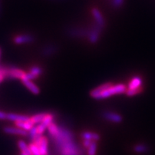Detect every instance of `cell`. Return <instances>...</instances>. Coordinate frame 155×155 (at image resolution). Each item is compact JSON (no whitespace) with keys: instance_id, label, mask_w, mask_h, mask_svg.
Returning <instances> with one entry per match:
<instances>
[{"instance_id":"1","label":"cell","mask_w":155,"mask_h":155,"mask_svg":"<svg viewBox=\"0 0 155 155\" xmlns=\"http://www.w3.org/2000/svg\"><path fill=\"white\" fill-rule=\"evenodd\" d=\"M127 90V86L123 83H118L114 85L112 83L107 82L93 89L90 93V95L94 99L102 100L109 98L114 95L124 94Z\"/></svg>"},{"instance_id":"2","label":"cell","mask_w":155,"mask_h":155,"mask_svg":"<svg viewBox=\"0 0 155 155\" xmlns=\"http://www.w3.org/2000/svg\"><path fill=\"white\" fill-rule=\"evenodd\" d=\"M102 29L98 27L96 23L93 25V26L90 29H88V37L89 42L91 44H96L98 42L101 36V32Z\"/></svg>"},{"instance_id":"3","label":"cell","mask_w":155,"mask_h":155,"mask_svg":"<svg viewBox=\"0 0 155 155\" xmlns=\"http://www.w3.org/2000/svg\"><path fill=\"white\" fill-rule=\"evenodd\" d=\"M34 143L38 147L41 155H48V139L45 137L40 136L35 140H34Z\"/></svg>"},{"instance_id":"4","label":"cell","mask_w":155,"mask_h":155,"mask_svg":"<svg viewBox=\"0 0 155 155\" xmlns=\"http://www.w3.org/2000/svg\"><path fill=\"white\" fill-rule=\"evenodd\" d=\"M91 13H92L93 17H94V18L95 23H96L98 27H100V28L103 30V29L105 28L106 22H105V19H104V16H103L102 13L101 12L99 9L98 8H96V7L92 9Z\"/></svg>"},{"instance_id":"5","label":"cell","mask_w":155,"mask_h":155,"mask_svg":"<svg viewBox=\"0 0 155 155\" xmlns=\"http://www.w3.org/2000/svg\"><path fill=\"white\" fill-rule=\"evenodd\" d=\"M103 117L107 121H109L113 123L119 124L122 121V117L120 114L116 113V112L111 111H105L102 114Z\"/></svg>"},{"instance_id":"6","label":"cell","mask_w":155,"mask_h":155,"mask_svg":"<svg viewBox=\"0 0 155 155\" xmlns=\"http://www.w3.org/2000/svg\"><path fill=\"white\" fill-rule=\"evenodd\" d=\"M26 73H25V71L20 69L11 68H7V77L13 78H19L22 81L26 76Z\"/></svg>"},{"instance_id":"7","label":"cell","mask_w":155,"mask_h":155,"mask_svg":"<svg viewBox=\"0 0 155 155\" xmlns=\"http://www.w3.org/2000/svg\"><path fill=\"white\" fill-rule=\"evenodd\" d=\"M34 40V36H32V35H17L14 38V42L17 45H22L26 43H30V42H33Z\"/></svg>"},{"instance_id":"8","label":"cell","mask_w":155,"mask_h":155,"mask_svg":"<svg viewBox=\"0 0 155 155\" xmlns=\"http://www.w3.org/2000/svg\"><path fill=\"white\" fill-rule=\"evenodd\" d=\"M88 30L81 28H73L68 30V34L73 38H83L88 35Z\"/></svg>"},{"instance_id":"9","label":"cell","mask_w":155,"mask_h":155,"mask_svg":"<svg viewBox=\"0 0 155 155\" xmlns=\"http://www.w3.org/2000/svg\"><path fill=\"white\" fill-rule=\"evenodd\" d=\"M4 131H5L6 134H9L20 135V136H24V137L28 135V131L18 127H5L4 128Z\"/></svg>"},{"instance_id":"10","label":"cell","mask_w":155,"mask_h":155,"mask_svg":"<svg viewBox=\"0 0 155 155\" xmlns=\"http://www.w3.org/2000/svg\"><path fill=\"white\" fill-rule=\"evenodd\" d=\"M42 70L41 68L38 66H34L31 68L30 72L26 73V76L24 79H28V80H34V79L37 78L40 76L42 74Z\"/></svg>"},{"instance_id":"11","label":"cell","mask_w":155,"mask_h":155,"mask_svg":"<svg viewBox=\"0 0 155 155\" xmlns=\"http://www.w3.org/2000/svg\"><path fill=\"white\" fill-rule=\"evenodd\" d=\"M142 79L139 76H134L129 81L128 85L129 90H135L142 88Z\"/></svg>"},{"instance_id":"12","label":"cell","mask_w":155,"mask_h":155,"mask_svg":"<svg viewBox=\"0 0 155 155\" xmlns=\"http://www.w3.org/2000/svg\"><path fill=\"white\" fill-rule=\"evenodd\" d=\"M22 82L24 83V85L27 87V88L29 89L33 94L38 95L40 94V88H39L38 86H37L36 84H35L32 81L28 80V79H23Z\"/></svg>"},{"instance_id":"13","label":"cell","mask_w":155,"mask_h":155,"mask_svg":"<svg viewBox=\"0 0 155 155\" xmlns=\"http://www.w3.org/2000/svg\"><path fill=\"white\" fill-rule=\"evenodd\" d=\"M30 118L25 115H21V114H7V119L9 121H27L30 120Z\"/></svg>"},{"instance_id":"14","label":"cell","mask_w":155,"mask_h":155,"mask_svg":"<svg viewBox=\"0 0 155 155\" xmlns=\"http://www.w3.org/2000/svg\"><path fill=\"white\" fill-rule=\"evenodd\" d=\"M81 137L83 140H89L93 141H98L100 139V136L97 133L91 132V131H84L81 134Z\"/></svg>"},{"instance_id":"15","label":"cell","mask_w":155,"mask_h":155,"mask_svg":"<svg viewBox=\"0 0 155 155\" xmlns=\"http://www.w3.org/2000/svg\"><path fill=\"white\" fill-rule=\"evenodd\" d=\"M15 125H16L17 127L24 129L25 131H30L34 127V124L30 121V119L27 121H16L15 122Z\"/></svg>"},{"instance_id":"16","label":"cell","mask_w":155,"mask_h":155,"mask_svg":"<svg viewBox=\"0 0 155 155\" xmlns=\"http://www.w3.org/2000/svg\"><path fill=\"white\" fill-rule=\"evenodd\" d=\"M18 147L19 150H21V152L24 153L26 155H32V152H31L30 147L27 145L26 143L23 140H19L18 141Z\"/></svg>"},{"instance_id":"17","label":"cell","mask_w":155,"mask_h":155,"mask_svg":"<svg viewBox=\"0 0 155 155\" xmlns=\"http://www.w3.org/2000/svg\"><path fill=\"white\" fill-rule=\"evenodd\" d=\"M133 150L136 153H137V154H144V153L149 152L150 148H149V147L145 144H136L135 146L134 147Z\"/></svg>"},{"instance_id":"18","label":"cell","mask_w":155,"mask_h":155,"mask_svg":"<svg viewBox=\"0 0 155 155\" xmlns=\"http://www.w3.org/2000/svg\"><path fill=\"white\" fill-rule=\"evenodd\" d=\"M47 115L46 113H41V114H36L30 118V121H32V123L33 124H40L41 122L43 121L44 118L45 117V116Z\"/></svg>"},{"instance_id":"19","label":"cell","mask_w":155,"mask_h":155,"mask_svg":"<svg viewBox=\"0 0 155 155\" xmlns=\"http://www.w3.org/2000/svg\"><path fill=\"white\" fill-rule=\"evenodd\" d=\"M48 129L50 134L53 136V137H57L58 134H59V129H58L57 125H56L55 124L53 123V122L48 126Z\"/></svg>"},{"instance_id":"20","label":"cell","mask_w":155,"mask_h":155,"mask_svg":"<svg viewBox=\"0 0 155 155\" xmlns=\"http://www.w3.org/2000/svg\"><path fill=\"white\" fill-rule=\"evenodd\" d=\"M97 141H92L90 146L88 147V155H96L97 153Z\"/></svg>"},{"instance_id":"21","label":"cell","mask_w":155,"mask_h":155,"mask_svg":"<svg viewBox=\"0 0 155 155\" xmlns=\"http://www.w3.org/2000/svg\"><path fill=\"white\" fill-rule=\"evenodd\" d=\"M56 51V48L53 45H47L42 50V53L45 55H51Z\"/></svg>"},{"instance_id":"22","label":"cell","mask_w":155,"mask_h":155,"mask_svg":"<svg viewBox=\"0 0 155 155\" xmlns=\"http://www.w3.org/2000/svg\"><path fill=\"white\" fill-rule=\"evenodd\" d=\"M125 0H111V5L114 9H119L123 7Z\"/></svg>"},{"instance_id":"23","label":"cell","mask_w":155,"mask_h":155,"mask_svg":"<svg viewBox=\"0 0 155 155\" xmlns=\"http://www.w3.org/2000/svg\"><path fill=\"white\" fill-rule=\"evenodd\" d=\"M53 116L50 114H47V115L45 116V117L44 118L43 121H42L41 123L42 124L45 126V127H48L50 124L53 122Z\"/></svg>"},{"instance_id":"24","label":"cell","mask_w":155,"mask_h":155,"mask_svg":"<svg viewBox=\"0 0 155 155\" xmlns=\"http://www.w3.org/2000/svg\"><path fill=\"white\" fill-rule=\"evenodd\" d=\"M142 91H143V88L135 89V90H129V89H127L125 94H127L128 96H136V95L140 94V93L142 92Z\"/></svg>"},{"instance_id":"25","label":"cell","mask_w":155,"mask_h":155,"mask_svg":"<svg viewBox=\"0 0 155 155\" xmlns=\"http://www.w3.org/2000/svg\"><path fill=\"white\" fill-rule=\"evenodd\" d=\"M29 147H30L31 152H32V155H41L38 147H37V145L35 144V143H32V144H30L29 145Z\"/></svg>"},{"instance_id":"26","label":"cell","mask_w":155,"mask_h":155,"mask_svg":"<svg viewBox=\"0 0 155 155\" xmlns=\"http://www.w3.org/2000/svg\"><path fill=\"white\" fill-rule=\"evenodd\" d=\"M46 128H48L47 127H45V126L42 124V123H40V124H39L38 127H36V131H37V134H38V135L41 136L42 134L45 132V131Z\"/></svg>"},{"instance_id":"27","label":"cell","mask_w":155,"mask_h":155,"mask_svg":"<svg viewBox=\"0 0 155 155\" xmlns=\"http://www.w3.org/2000/svg\"><path fill=\"white\" fill-rule=\"evenodd\" d=\"M93 141H89V140H83V146H84L86 148H88V147L90 146V144H91Z\"/></svg>"},{"instance_id":"28","label":"cell","mask_w":155,"mask_h":155,"mask_svg":"<svg viewBox=\"0 0 155 155\" xmlns=\"http://www.w3.org/2000/svg\"><path fill=\"white\" fill-rule=\"evenodd\" d=\"M0 119H7V114L0 111Z\"/></svg>"},{"instance_id":"29","label":"cell","mask_w":155,"mask_h":155,"mask_svg":"<svg viewBox=\"0 0 155 155\" xmlns=\"http://www.w3.org/2000/svg\"><path fill=\"white\" fill-rule=\"evenodd\" d=\"M5 75L3 74V73H0V83H2V81H4V79H5Z\"/></svg>"},{"instance_id":"30","label":"cell","mask_w":155,"mask_h":155,"mask_svg":"<svg viewBox=\"0 0 155 155\" xmlns=\"http://www.w3.org/2000/svg\"><path fill=\"white\" fill-rule=\"evenodd\" d=\"M1 54H2V50L1 48H0V57H1Z\"/></svg>"},{"instance_id":"31","label":"cell","mask_w":155,"mask_h":155,"mask_svg":"<svg viewBox=\"0 0 155 155\" xmlns=\"http://www.w3.org/2000/svg\"><path fill=\"white\" fill-rule=\"evenodd\" d=\"M21 155H26V154H24V153L21 152Z\"/></svg>"}]
</instances>
